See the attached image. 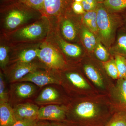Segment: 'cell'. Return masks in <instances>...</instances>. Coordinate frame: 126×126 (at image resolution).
I'll return each mask as SVG.
<instances>
[{
    "mask_svg": "<svg viewBox=\"0 0 126 126\" xmlns=\"http://www.w3.org/2000/svg\"><path fill=\"white\" fill-rule=\"evenodd\" d=\"M12 1L13 3L4 6L2 9L5 14V26L9 30L14 29L23 24L32 17L35 11H36L19 0Z\"/></svg>",
    "mask_w": 126,
    "mask_h": 126,
    "instance_id": "cell-1",
    "label": "cell"
},
{
    "mask_svg": "<svg viewBox=\"0 0 126 126\" xmlns=\"http://www.w3.org/2000/svg\"><path fill=\"white\" fill-rule=\"evenodd\" d=\"M96 11L98 32L104 43L109 45L112 39L115 27L112 12L101 2H98Z\"/></svg>",
    "mask_w": 126,
    "mask_h": 126,
    "instance_id": "cell-2",
    "label": "cell"
},
{
    "mask_svg": "<svg viewBox=\"0 0 126 126\" xmlns=\"http://www.w3.org/2000/svg\"><path fill=\"white\" fill-rule=\"evenodd\" d=\"M38 58L46 66L53 69L63 68L65 62L59 52L49 43H43L39 49Z\"/></svg>",
    "mask_w": 126,
    "mask_h": 126,
    "instance_id": "cell-3",
    "label": "cell"
},
{
    "mask_svg": "<svg viewBox=\"0 0 126 126\" xmlns=\"http://www.w3.org/2000/svg\"><path fill=\"white\" fill-rule=\"evenodd\" d=\"M47 31L44 24L34 23L18 30L15 33V36L21 40H35L44 36Z\"/></svg>",
    "mask_w": 126,
    "mask_h": 126,
    "instance_id": "cell-4",
    "label": "cell"
},
{
    "mask_svg": "<svg viewBox=\"0 0 126 126\" xmlns=\"http://www.w3.org/2000/svg\"><path fill=\"white\" fill-rule=\"evenodd\" d=\"M18 82H29L40 87L48 84H59L60 83L58 79L54 75L47 71L38 70L30 73Z\"/></svg>",
    "mask_w": 126,
    "mask_h": 126,
    "instance_id": "cell-5",
    "label": "cell"
},
{
    "mask_svg": "<svg viewBox=\"0 0 126 126\" xmlns=\"http://www.w3.org/2000/svg\"><path fill=\"white\" fill-rule=\"evenodd\" d=\"M36 90L35 85L30 83L20 82L13 84L11 87V99L17 102L28 99L34 94Z\"/></svg>",
    "mask_w": 126,
    "mask_h": 126,
    "instance_id": "cell-6",
    "label": "cell"
},
{
    "mask_svg": "<svg viewBox=\"0 0 126 126\" xmlns=\"http://www.w3.org/2000/svg\"><path fill=\"white\" fill-rule=\"evenodd\" d=\"M66 115L64 108L56 104H49L39 108L38 119L62 121L65 119Z\"/></svg>",
    "mask_w": 126,
    "mask_h": 126,
    "instance_id": "cell-7",
    "label": "cell"
},
{
    "mask_svg": "<svg viewBox=\"0 0 126 126\" xmlns=\"http://www.w3.org/2000/svg\"><path fill=\"white\" fill-rule=\"evenodd\" d=\"M13 109L17 121L38 119L39 108L36 104L30 103L17 104Z\"/></svg>",
    "mask_w": 126,
    "mask_h": 126,
    "instance_id": "cell-8",
    "label": "cell"
},
{
    "mask_svg": "<svg viewBox=\"0 0 126 126\" xmlns=\"http://www.w3.org/2000/svg\"><path fill=\"white\" fill-rule=\"evenodd\" d=\"M40 68L38 64L34 62L29 63H17L8 75L10 82H18L26 75L38 70Z\"/></svg>",
    "mask_w": 126,
    "mask_h": 126,
    "instance_id": "cell-9",
    "label": "cell"
},
{
    "mask_svg": "<svg viewBox=\"0 0 126 126\" xmlns=\"http://www.w3.org/2000/svg\"><path fill=\"white\" fill-rule=\"evenodd\" d=\"M74 1V0H44L43 13L48 16L58 15L72 7Z\"/></svg>",
    "mask_w": 126,
    "mask_h": 126,
    "instance_id": "cell-10",
    "label": "cell"
},
{
    "mask_svg": "<svg viewBox=\"0 0 126 126\" xmlns=\"http://www.w3.org/2000/svg\"><path fill=\"white\" fill-rule=\"evenodd\" d=\"M59 98L60 94L56 89L52 87H48L42 90L35 102L39 105L55 103L58 101Z\"/></svg>",
    "mask_w": 126,
    "mask_h": 126,
    "instance_id": "cell-11",
    "label": "cell"
},
{
    "mask_svg": "<svg viewBox=\"0 0 126 126\" xmlns=\"http://www.w3.org/2000/svg\"><path fill=\"white\" fill-rule=\"evenodd\" d=\"M17 121L13 107L8 103L0 102V126H12Z\"/></svg>",
    "mask_w": 126,
    "mask_h": 126,
    "instance_id": "cell-12",
    "label": "cell"
},
{
    "mask_svg": "<svg viewBox=\"0 0 126 126\" xmlns=\"http://www.w3.org/2000/svg\"><path fill=\"white\" fill-rule=\"evenodd\" d=\"M58 43L61 49L67 56L76 58L81 55L82 50L78 46L68 43L61 39H59Z\"/></svg>",
    "mask_w": 126,
    "mask_h": 126,
    "instance_id": "cell-13",
    "label": "cell"
},
{
    "mask_svg": "<svg viewBox=\"0 0 126 126\" xmlns=\"http://www.w3.org/2000/svg\"><path fill=\"white\" fill-rule=\"evenodd\" d=\"M39 49H27L22 50L14 59L17 63H29L38 57Z\"/></svg>",
    "mask_w": 126,
    "mask_h": 126,
    "instance_id": "cell-14",
    "label": "cell"
},
{
    "mask_svg": "<svg viewBox=\"0 0 126 126\" xmlns=\"http://www.w3.org/2000/svg\"><path fill=\"white\" fill-rule=\"evenodd\" d=\"M117 94L119 104L122 110L121 112L126 113V79H119L118 82Z\"/></svg>",
    "mask_w": 126,
    "mask_h": 126,
    "instance_id": "cell-15",
    "label": "cell"
},
{
    "mask_svg": "<svg viewBox=\"0 0 126 126\" xmlns=\"http://www.w3.org/2000/svg\"><path fill=\"white\" fill-rule=\"evenodd\" d=\"M61 29L63 36L67 40L72 41L76 38V29L70 20H65L63 21L61 25Z\"/></svg>",
    "mask_w": 126,
    "mask_h": 126,
    "instance_id": "cell-16",
    "label": "cell"
},
{
    "mask_svg": "<svg viewBox=\"0 0 126 126\" xmlns=\"http://www.w3.org/2000/svg\"><path fill=\"white\" fill-rule=\"evenodd\" d=\"M85 73L89 79L98 87L103 88L104 83L102 79L96 69L92 65H87L84 67Z\"/></svg>",
    "mask_w": 126,
    "mask_h": 126,
    "instance_id": "cell-17",
    "label": "cell"
},
{
    "mask_svg": "<svg viewBox=\"0 0 126 126\" xmlns=\"http://www.w3.org/2000/svg\"><path fill=\"white\" fill-rule=\"evenodd\" d=\"M97 14L96 10L86 11L83 14V21L89 29L93 32L98 31L97 25Z\"/></svg>",
    "mask_w": 126,
    "mask_h": 126,
    "instance_id": "cell-18",
    "label": "cell"
},
{
    "mask_svg": "<svg viewBox=\"0 0 126 126\" xmlns=\"http://www.w3.org/2000/svg\"><path fill=\"white\" fill-rule=\"evenodd\" d=\"M69 81L76 87L80 89H87L89 88L86 80L81 75L76 73L71 72L66 74Z\"/></svg>",
    "mask_w": 126,
    "mask_h": 126,
    "instance_id": "cell-19",
    "label": "cell"
},
{
    "mask_svg": "<svg viewBox=\"0 0 126 126\" xmlns=\"http://www.w3.org/2000/svg\"><path fill=\"white\" fill-rule=\"evenodd\" d=\"M103 5L111 12L123 11L126 10V0H105Z\"/></svg>",
    "mask_w": 126,
    "mask_h": 126,
    "instance_id": "cell-20",
    "label": "cell"
},
{
    "mask_svg": "<svg viewBox=\"0 0 126 126\" xmlns=\"http://www.w3.org/2000/svg\"><path fill=\"white\" fill-rule=\"evenodd\" d=\"M105 126H126V113L119 111L116 113Z\"/></svg>",
    "mask_w": 126,
    "mask_h": 126,
    "instance_id": "cell-21",
    "label": "cell"
},
{
    "mask_svg": "<svg viewBox=\"0 0 126 126\" xmlns=\"http://www.w3.org/2000/svg\"><path fill=\"white\" fill-rule=\"evenodd\" d=\"M115 60L118 71L119 78H126V59L122 55H117L116 56Z\"/></svg>",
    "mask_w": 126,
    "mask_h": 126,
    "instance_id": "cell-22",
    "label": "cell"
},
{
    "mask_svg": "<svg viewBox=\"0 0 126 126\" xmlns=\"http://www.w3.org/2000/svg\"><path fill=\"white\" fill-rule=\"evenodd\" d=\"M103 66L109 76L113 79L119 78L118 72L115 63V60H111L103 63Z\"/></svg>",
    "mask_w": 126,
    "mask_h": 126,
    "instance_id": "cell-23",
    "label": "cell"
},
{
    "mask_svg": "<svg viewBox=\"0 0 126 126\" xmlns=\"http://www.w3.org/2000/svg\"><path fill=\"white\" fill-rule=\"evenodd\" d=\"M9 96L6 87L4 75L0 73V102L8 103Z\"/></svg>",
    "mask_w": 126,
    "mask_h": 126,
    "instance_id": "cell-24",
    "label": "cell"
},
{
    "mask_svg": "<svg viewBox=\"0 0 126 126\" xmlns=\"http://www.w3.org/2000/svg\"><path fill=\"white\" fill-rule=\"evenodd\" d=\"M25 5L43 13L44 0H19Z\"/></svg>",
    "mask_w": 126,
    "mask_h": 126,
    "instance_id": "cell-25",
    "label": "cell"
},
{
    "mask_svg": "<svg viewBox=\"0 0 126 126\" xmlns=\"http://www.w3.org/2000/svg\"><path fill=\"white\" fill-rule=\"evenodd\" d=\"M9 48L5 46L0 47V65L4 69L9 62Z\"/></svg>",
    "mask_w": 126,
    "mask_h": 126,
    "instance_id": "cell-26",
    "label": "cell"
},
{
    "mask_svg": "<svg viewBox=\"0 0 126 126\" xmlns=\"http://www.w3.org/2000/svg\"><path fill=\"white\" fill-rule=\"evenodd\" d=\"M95 53L98 58L102 61H107L109 54L105 47L100 43L97 44L95 50Z\"/></svg>",
    "mask_w": 126,
    "mask_h": 126,
    "instance_id": "cell-27",
    "label": "cell"
},
{
    "mask_svg": "<svg viewBox=\"0 0 126 126\" xmlns=\"http://www.w3.org/2000/svg\"><path fill=\"white\" fill-rule=\"evenodd\" d=\"M116 48L120 54L126 56V34H123L119 36L117 40Z\"/></svg>",
    "mask_w": 126,
    "mask_h": 126,
    "instance_id": "cell-28",
    "label": "cell"
},
{
    "mask_svg": "<svg viewBox=\"0 0 126 126\" xmlns=\"http://www.w3.org/2000/svg\"><path fill=\"white\" fill-rule=\"evenodd\" d=\"M89 31L86 29L83 28L82 31V36L83 40V43L85 47L89 50L92 51L94 49L91 43V40L89 35Z\"/></svg>",
    "mask_w": 126,
    "mask_h": 126,
    "instance_id": "cell-29",
    "label": "cell"
},
{
    "mask_svg": "<svg viewBox=\"0 0 126 126\" xmlns=\"http://www.w3.org/2000/svg\"><path fill=\"white\" fill-rule=\"evenodd\" d=\"M72 7L74 12L78 15L83 14L86 12L82 2L74 1L72 4Z\"/></svg>",
    "mask_w": 126,
    "mask_h": 126,
    "instance_id": "cell-30",
    "label": "cell"
},
{
    "mask_svg": "<svg viewBox=\"0 0 126 126\" xmlns=\"http://www.w3.org/2000/svg\"><path fill=\"white\" fill-rule=\"evenodd\" d=\"M38 119L35 120H19L12 126H35Z\"/></svg>",
    "mask_w": 126,
    "mask_h": 126,
    "instance_id": "cell-31",
    "label": "cell"
},
{
    "mask_svg": "<svg viewBox=\"0 0 126 126\" xmlns=\"http://www.w3.org/2000/svg\"><path fill=\"white\" fill-rule=\"evenodd\" d=\"M82 4L84 8V9L86 11H94L96 9V7L94 6L89 4L87 2H86L85 0H84L82 2Z\"/></svg>",
    "mask_w": 126,
    "mask_h": 126,
    "instance_id": "cell-32",
    "label": "cell"
},
{
    "mask_svg": "<svg viewBox=\"0 0 126 126\" xmlns=\"http://www.w3.org/2000/svg\"><path fill=\"white\" fill-rule=\"evenodd\" d=\"M89 37L90 38L92 45L94 48H95L97 46L96 38L94 34L90 31H89Z\"/></svg>",
    "mask_w": 126,
    "mask_h": 126,
    "instance_id": "cell-33",
    "label": "cell"
},
{
    "mask_svg": "<svg viewBox=\"0 0 126 126\" xmlns=\"http://www.w3.org/2000/svg\"><path fill=\"white\" fill-rule=\"evenodd\" d=\"M35 126H53L52 123L45 121L44 120L38 119Z\"/></svg>",
    "mask_w": 126,
    "mask_h": 126,
    "instance_id": "cell-34",
    "label": "cell"
},
{
    "mask_svg": "<svg viewBox=\"0 0 126 126\" xmlns=\"http://www.w3.org/2000/svg\"><path fill=\"white\" fill-rule=\"evenodd\" d=\"M89 4L97 7L98 2L97 0H84Z\"/></svg>",
    "mask_w": 126,
    "mask_h": 126,
    "instance_id": "cell-35",
    "label": "cell"
},
{
    "mask_svg": "<svg viewBox=\"0 0 126 126\" xmlns=\"http://www.w3.org/2000/svg\"><path fill=\"white\" fill-rule=\"evenodd\" d=\"M52 124L53 126H67L64 124H61L59 123H52Z\"/></svg>",
    "mask_w": 126,
    "mask_h": 126,
    "instance_id": "cell-36",
    "label": "cell"
},
{
    "mask_svg": "<svg viewBox=\"0 0 126 126\" xmlns=\"http://www.w3.org/2000/svg\"><path fill=\"white\" fill-rule=\"evenodd\" d=\"M84 0H74L75 1H77V2H82Z\"/></svg>",
    "mask_w": 126,
    "mask_h": 126,
    "instance_id": "cell-37",
    "label": "cell"
},
{
    "mask_svg": "<svg viewBox=\"0 0 126 126\" xmlns=\"http://www.w3.org/2000/svg\"><path fill=\"white\" fill-rule=\"evenodd\" d=\"M104 0H97L98 2H101V3L103 2Z\"/></svg>",
    "mask_w": 126,
    "mask_h": 126,
    "instance_id": "cell-38",
    "label": "cell"
},
{
    "mask_svg": "<svg viewBox=\"0 0 126 126\" xmlns=\"http://www.w3.org/2000/svg\"><path fill=\"white\" fill-rule=\"evenodd\" d=\"M2 0L3 1H13V0Z\"/></svg>",
    "mask_w": 126,
    "mask_h": 126,
    "instance_id": "cell-39",
    "label": "cell"
},
{
    "mask_svg": "<svg viewBox=\"0 0 126 126\" xmlns=\"http://www.w3.org/2000/svg\"><path fill=\"white\" fill-rule=\"evenodd\" d=\"M125 79H126V78H125Z\"/></svg>",
    "mask_w": 126,
    "mask_h": 126,
    "instance_id": "cell-40",
    "label": "cell"
}]
</instances>
